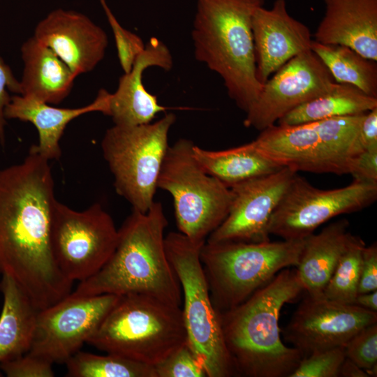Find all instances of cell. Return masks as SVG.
Listing matches in <instances>:
<instances>
[{"label":"cell","mask_w":377,"mask_h":377,"mask_svg":"<svg viewBox=\"0 0 377 377\" xmlns=\"http://www.w3.org/2000/svg\"><path fill=\"white\" fill-rule=\"evenodd\" d=\"M55 200L49 160L34 146L22 162L0 169V275L12 277L38 310L72 292L51 250Z\"/></svg>","instance_id":"cell-1"},{"label":"cell","mask_w":377,"mask_h":377,"mask_svg":"<svg viewBox=\"0 0 377 377\" xmlns=\"http://www.w3.org/2000/svg\"><path fill=\"white\" fill-rule=\"evenodd\" d=\"M303 291L296 267H287L242 304L219 313L237 376L290 377L302 355L282 342L279 320L282 306Z\"/></svg>","instance_id":"cell-2"},{"label":"cell","mask_w":377,"mask_h":377,"mask_svg":"<svg viewBox=\"0 0 377 377\" xmlns=\"http://www.w3.org/2000/svg\"><path fill=\"white\" fill-rule=\"evenodd\" d=\"M168 225L160 202L144 213L133 209L118 229L116 248L107 263L71 293L91 296L142 294L180 306L179 280L165 253Z\"/></svg>","instance_id":"cell-3"},{"label":"cell","mask_w":377,"mask_h":377,"mask_svg":"<svg viewBox=\"0 0 377 377\" xmlns=\"http://www.w3.org/2000/svg\"><path fill=\"white\" fill-rule=\"evenodd\" d=\"M191 38L197 61L223 80L246 112L263 86L257 78L251 20L265 0H196Z\"/></svg>","instance_id":"cell-4"},{"label":"cell","mask_w":377,"mask_h":377,"mask_svg":"<svg viewBox=\"0 0 377 377\" xmlns=\"http://www.w3.org/2000/svg\"><path fill=\"white\" fill-rule=\"evenodd\" d=\"M87 343L154 367L188 343L182 307L147 295L119 296Z\"/></svg>","instance_id":"cell-5"},{"label":"cell","mask_w":377,"mask_h":377,"mask_svg":"<svg viewBox=\"0 0 377 377\" xmlns=\"http://www.w3.org/2000/svg\"><path fill=\"white\" fill-rule=\"evenodd\" d=\"M364 115L274 124L252 142L267 158L297 172L349 175L355 158L364 150L359 140Z\"/></svg>","instance_id":"cell-6"},{"label":"cell","mask_w":377,"mask_h":377,"mask_svg":"<svg viewBox=\"0 0 377 377\" xmlns=\"http://www.w3.org/2000/svg\"><path fill=\"white\" fill-rule=\"evenodd\" d=\"M304 239L263 242H205L200 260L219 313L244 302L280 271L297 267Z\"/></svg>","instance_id":"cell-7"},{"label":"cell","mask_w":377,"mask_h":377,"mask_svg":"<svg viewBox=\"0 0 377 377\" xmlns=\"http://www.w3.org/2000/svg\"><path fill=\"white\" fill-rule=\"evenodd\" d=\"M164 243L168 259L181 286L188 346L203 366L207 377L237 376L200 260L205 243H195L180 232H169Z\"/></svg>","instance_id":"cell-8"},{"label":"cell","mask_w":377,"mask_h":377,"mask_svg":"<svg viewBox=\"0 0 377 377\" xmlns=\"http://www.w3.org/2000/svg\"><path fill=\"white\" fill-rule=\"evenodd\" d=\"M194 145L180 138L169 146L157 187L172 196L179 232L195 243L204 244L227 216L232 194L196 160Z\"/></svg>","instance_id":"cell-9"},{"label":"cell","mask_w":377,"mask_h":377,"mask_svg":"<svg viewBox=\"0 0 377 377\" xmlns=\"http://www.w3.org/2000/svg\"><path fill=\"white\" fill-rule=\"evenodd\" d=\"M176 121L172 112L145 124L108 128L103 138V157L114 177L118 195L133 209L147 212L154 202L160 170Z\"/></svg>","instance_id":"cell-10"},{"label":"cell","mask_w":377,"mask_h":377,"mask_svg":"<svg viewBox=\"0 0 377 377\" xmlns=\"http://www.w3.org/2000/svg\"><path fill=\"white\" fill-rule=\"evenodd\" d=\"M118 235L112 218L101 204L77 211L55 200L51 250L57 266L73 283L82 281L102 268L116 248Z\"/></svg>","instance_id":"cell-11"},{"label":"cell","mask_w":377,"mask_h":377,"mask_svg":"<svg viewBox=\"0 0 377 377\" xmlns=\"http://www.w3.org/2000/svg\"><path fill=\"white\" fill-rule=\"evenodd\" d=\"M376 199L377 184L353 180L344 187L320 189L297 173L270 218L268 231L283 239H304L331 219L362 210Z\"/></svg>","instance_id":"cell-12"},{"label":"cell","mask_w":377,"mask_h":377,"mask_svg":"<svg viewBox=\"0 0 377 377\" xmlns=\"http://www.w3.org/2000/svg\"><path fill=\"white\" fill-rule=\"evenodd\" d=\"M119 296L70 293L38 311L29 353L53 364H65L96 331Z\"/></svg>","instance_id":"cell-13"},{"label":"cell","mask_w":377,"mask_h":377,"mask_svg":"<svg viewBox=\"0 0 377 377\" xmlns=\"http://www.w3.org/2000/svg\"><path fill=\"white\" fill-rule=\"evenodd\" d=\"M336 82L311 50L290 59L264 84L255 103L246 112L244 125L260 131L285 114L330 91Z\"/></svg>","instance_id":"cell-14"},{"label":"cell","mask_w":377,"mask_h":377,"mask_svg":"<svg viewBox=\"0 0 377 377\" xmlns=\"http://www.w3.org/2000/svg\"><path fill=\"white\" fill-rule=\"evenodd\" d=\"M376 323L377 312L332 301L323 295L306 293L283 335L304 357L316 351L344 346L358 331Z\"/></svg>","instance_id":"cell-15"},{"label":"cell","mask_w":377,"mask_h":377,"mask_svg":"<svg viewBox=\"0 0 377 377\" xmlns=\"http://www.w3.org/2000/svg\"><path fill=\"white\" fill-rule=\"evenodd\" d=\"M297 172L286 167L230 187L227 216L206 242L270 241V218Z\"/></svg>","instance_id":"cell-16"},{"label":"cell","mask_w":377,"mask_h":377,"mask_svg":"<svg viewBox=\"0 0 377 377\" xmlns=\"http://www.w3.org/2000/svg\"><path fill=\"white\" fill-rule=\"evenodd\" d=\"M34 36L52 50L77 75L103 60L108 44L105 31L87 15L55 9L36 26Z\"/></svg>","instance_id":"cell-17"},{"label":"cell","mask_w":377,"mask_h":377,"mask_svg":"<svg viewBox=\"0 0 377 377\" xmlns=\"http://www.w3.org/2000/svg\"><path fill=\"white\" fill-rule=\"evenodd\" d=\"M251 29L256 75L262 84L290 59L311 50L309 27L289 15L286 0H275L270 9L258 8Z\"/></svg>","instance_id":"cell-18"},{"label":"cell","mask_w":377,"mask_h":377,"mask_svg":"<svg viewBox=\"0 0 377 377\" xmlns=\"http://www.w3.org/2000/svg\"><path fill=\"white\" fill-rule=\"evenodd\" d=\"M170 71L173 66L172 54L167 45L156 37L145 43V48L137 58L131 70L120 77L117 90L108 94L105 115L111 117L114 125L131 126L145 124L167 107L160 105L156 96L145 87L142 75L149 67Z\"/></svg>","instance_id":"cell-19"},{"label":"cell","mask_w":377,"mask_h":377,"mask_svg":"<svg viewBox=\"0 0 377 377\" xmlns=\"http://www.w3.org/2000/svg\"><path fill=\"white\" fill-rule=\"evenodd\" d=\"M325 15L314 40L348 46L377 61V0H323Z\"/></svg>","instance_id":"cell-20"},{"label":"cell","mask_w":377,"mask_h":377,"mask_svg":"<svg viewBox=\"0 0 377 377\" xmlns=\"http://www.w3.org/2000/svg\"><path fill=\"white\" fill-rule=\"evenodd\" d=\"M108 94L101 89L93 102L75 108H56L31 96L15 94L5 109V117L31 123L39 136L38 144L33 145L36 151L49 161L58 159L61 156L59 141L68 124L89 112L105 114Z\"/></svg>","instance_id":"cell-21"},{"label":"cell","mask_w":377,"mask_h":377,"mask_svg":"<svg viewBox=\"0 0 377 377\" xmlns=\"http://www.w3.org/2000/svg\"><path fill=\"white\" fill-rule=\"evenodd\" d=\"M21 54V95L49 104H58L68 96L76 76L52 50L32 36L22 44Z\"/></svg>","instance_id":"cell-22"},{"label":"cell","mask_w":377,"mask_h":377,"mask_svg":"<svg viewBox=\"0 0 377 377\" xmlns=\"http://www.w3.org/2000/svg\"><path fill=\"white\" fill-rule=\"evenodd\" d=\"M348 226V220L340 219L330 223L319 233H312L304 238L296 269L307 294H323L354 235L349 232Z\"/></svg>","instance_id":"cell-23"},{"label":"cell","mask_w":377,"mask_h":377,"mask_svg":"<svg viewBox=\"0 0 377 377\" xmlns=\"http://www.w3.org/2000/svg\"><path fill=\"white\" fill-rule=\"evenodd\" d=\"M0 290L3 297L0 315L1 363L29 351L39 310L10 276H1Z\"/></svg>","instance_id":"cell-24"},{"label":"cell","mask_w":377,"mask_h":377,"mask_svg":"<svg viewBox=\"0 0 377 377\" xmlns=\"http://www.w3.org/2000/svg\"><path fill=\"white\" fill-rule=\"evenodd\" d=\"M193 156L208 174L228 187L283 168L264 156L252 141L236 147L215 151L195 145Z\"/></svg>","instance_id":"cell-25"},{"label":"cell","mask_w":377,"mask_h":377,"mask_svg":"<svg viewBox=\"0 0 377 377\" xmlns=\"http://www.w3.org/2000/svg\"><path fill=\"white\" fill-rule=\"evenodd\" d=\"M377 108V98L369 96L356 87L337 83L326 94L293 109L277 124L296 125L322 119L365 114Z\"/></svg>","instance_id":"cell-26"},{"label":"cell","mask_w":377,"mask_h":377,"mask_svg":"<svg viewBox=\"0 0 377 377\" xmlns=\"http://www.w3.org/2000/svg\"><path fill=\"white\" fill-rule=\"evenodd\" d=\"M311 50L320 59L337 83L348 84L377 98V63L342 45L312 40Z\"/></svg>","instance_id":"cell-27"},{"label":"cell","mask_w":377,"mask_h":377,"mask_svg":"<svg viewBox=\"0 0 377 377\" xmlns=\"http://www.w3.org/2000/svg\"><path fill=\"white\" fill-rule=\"evenodd\" d=\"M65 364L70 377H156L154 367L112 353L79 350Z\"/></svg>","instance_id":"cell-28"},{"label":"cell","mask_w":377,"mask_h":377,"mask_svg":"<svg viewBox=\"0 0 377 377\" xmlns=\"http://www.w3.org/2000/svg\"><path fill=\"white\" fill-rule=\"evenodd\" d=\"M365 246L362 239L353 235L323 291L325 298L353 304L358 294L362 251Z\"/></svg>","instance_id":"cell-29"},{"label":"cell","mask_w":377,"mask_h":377,"mask_svg":"<svg viewBox=\"0 0 377 377\" xmlns=\"http://www.w3.org/2000/svg\"><path fill=\"white\" fill-rule=\"evenodd\" d=\"M345 358L344 346L312 353L302 358L290 377H339Z\"/></svg>","instance_id":"cell-30"},{"label":"cell","mask_w":377,"mask_h":377,"mask_svg":"<svg viewBox=\"0 0 377 377\" xmlns=\"http://www.w3.org/2000/svg\"><path fill=\"white\" fill-rule=\"evenodd\" d=\"M100 3L113 33L120 66L124 73H128L144 51L145 43L138 35L120 24L105 0H100Z\"/></svg>","instance_id":"cell-31"},{"label":"cell","mask_w":377,"mask_h":377,"mask_svg":"<svg viewBox=\"0 0 377 377\" xmlns=\"http://www.w3.org/2000/svg\"><path fill=\"white\" fill-rule=\"evenodd\" d=\"M154 368L156 377H207L203 366L188 343Z\"/></svg>","instance_id":"cell-32"},{"label":"cell","mask_w":377,"mask_h":377,"mask_svg":"<svg viewBox=\"0 0 377 377\" xmlns=\"http://www.w3.org/2000/svg\"><path fill=\"white\" fill-rule=\"evenodd\" d=\"M346 357L365 371L377 366V323L364 327L344 346Z\"/></svg>","instance_id":"cell-33"},{"label":"cell","mask_w":377,"mask_h":377,"mask_svg":"<svg viewBox=\"0 0 377 377\" xmlns=\"http://www.w3.org/2000/svg\"><path fill=\"white\" fill-rule=\"evenodd\" d=\"M52 366L50 361L28 352L1 362L0 369L8 377H53Z\"/></svg>","instance_id":"cell-34"},{"label":"cell","mask_w":377,"mask_h":377,"mask_svg":"<svg viewBox=\"0 0 377 377\" xmlns=\"http://www.w3.org/2000/svg\"><path fill=\"white\" fill-rule=\"evenodd\" d=\"M9 92L21 94L20 82L13 75L9 66L0 57V143L5 145V109L11 96Z\"/></svg>","instance_id":"cell-35"},{"label":"cell","mask_w":377,"mask_h":377,"mask_svg":"<svg viewBox=\"0 0 377 377\" xmlns=\"http://www.w3.org/2000/svg\"><path fill=\"white\" fill-rule=\"evenodd\" d=\"M377 290V244L365 246L362 251L357 293Z\"/></svg>","instance_id":"cell-36"},{"label":"cell","mask_w":377,"mask_h":377,"mask_svg":"<svg viewBox=\"0 0 377 377\" xmlns=\"http://www.w3.org/2000/svg\"><path fill=\"white\" fill-rule=\"evenodd\" d=\"M349 175L354 181L377 184V148L364 149L357 154Z\"/></svg>","instance_id":"cell-37"},{"label":"cell","mask_w":377,"mask_h":377,"mask_svg":"<svg viewBox=\"0 0 377 377\" xmlns=\"http://www.w3.org/2000/svg\"><path fill=\"white\" fill-rule=\"evenodd\" d=\"M363 149L377 148V108L364 114L359 131Z\"/></svg>","instance_id":"cell-38"},{"label":"cell","mask_w":377,"mask_h":377,"mask_svg":"<svg viewBox=\"0 0 377 377\" xmlns=\"http://www.w3.org/2000/svg\"><path fill=\"white\" fill-rule=\"evenodd\" d=\"M353 304L371 311L377 312V290L357 294Z\"/></svg>","instance_id":"cell-39"},{"label":"cell","mask_w":377,"mask_h":377,"mask_svg":"<svg viewBox=\"0 0 377 377\" xmlns=\"http://www.w3.org/2000/svg\"><path fill=\"white\" fill-rule=\"evenodd\" d=\"M341 377H369L367 372L346 357L339 371Z\"/></svg>","instance_id":"cell-40"}]
</instances>
